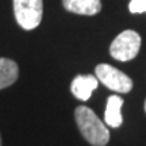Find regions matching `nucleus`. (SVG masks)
<instances>
[{
	"label": "nucleus",
	"mask_w": 146,
	"mask_h": 146,
	"mask_svg": "<svg viewBox=\"0 0 146 146\" xmlns=\"http://www.w3.org/2000/svg\"><path fill=\"white\" fill-rule=\"evenodd\" d=\"M76 122L78 130L81 131L83 137L94 146H106L110 141V131L107 126L99 119L87 106H78L74 111Z\"/></svg>",
	"instance_id": "nucleus-1"
},
{
	"label": "nucleus",
	"mask_w": 146,
	"mask_h": 146,
	"mask_svg": "<svg viewBox=\"0 0 146 146\" xmlns=\"http://www.w3.org/2000/svg\"><path fill=\"white\" fill-rule=\"evenodd\" d=\"M14 14L18 25L25 30L39 26L43 15L42 0H14Z\"/></svg>",
	"instance_id": "nucleus-2"
},
{
	"label": "nucleus",
	"mask_w": 146,
	"mask_h": 146,
	"mask_svg": "<svg viewBox=\"0 0 146 146\" xmlns=\"http://www.w3.org/2000/svg\"><path fill=\"white\" fill-rule=\"evenodd\" d=\"M141 47V36L134 30H125L115 38L111 47L110 54L118 61H130L137 57Z\"/></svg>",
	"instance_id": "nucleus-3"
},
{
	"label": "nucleus",
	"mask_w": 146,
	"mask_h": 146,
	"mask_svg": "<svg viewBox=\"0 0 146 146\" xmlns=\"http://www.w3.org/2000/svg\"><path fill=\"white\" fill-rule=\"evenodd\" d=\"M95 73H96V77L99 80V83H103L107 88H110L114 92L127 94L133 88L131 78L127 74H125L122 70L114 68L112 65L99 64L95 69Z\"/></svg>",
	"instance_id": "nucleus-4"
},
{
	"label": "nucleus",
	"mask_w": 146,
	"mask_h": 146,
	"mask_svg": "<svg viewBox=\"0 0 146 146\" xmlns=\"http://www.w3.org/2000/svg\"><path fill=\"white\" fill-rule=\"evenodd\" d=\"M99 85V80L96 76L92 74H78L73 78L72 85H70V91L72 94L77 98L78 100H88L92 95V91L98 88Z\"/></svg>",
	"instance_id": "nucleus-5"
},
{
	"label": "nucleus",
	"mask_w": 146,
	"mask_h": 146,
	"mask_svg": "<svg viewBox=\"0 0 146 146\" xmlns=\"http://www.w3.org/2000/svg\"><path fill=\"white\" fill-rule=\"evenodd\" d=\"M65 10L78 15H96L102 10L100 0H62Z\"/></svg>",
	"instance_id": "nucleus-6"
},
{
	"label": "nucleus",
	"mask_w": 146,
	"mask_h": 146,
	"mask_svg": "<svg viewBox=\"0 0 146 146\" xmlns=\"http://www.w3.org/2000/svg\"><path fill=\"white\" fill-rule=\"evenodd\" d=\"M122 106H123V99L118 95H111L107 99V106H106L104 120L106 125L110 127H119L123 122L122 118Z\"/></svg>",
	"instance_id": "nucleus-7"
},
{
	"label": "nucleus",
	"mask_w": 146,
	"mask_h": 146,
	"mask_svg": "<svg viewBox=\"0 0 146 146\" xmlns=\"http://www.w3.org/2000/svg\"><path fill=\"white\" fill-rule=\"evenodd\" d=\"M19 76V68L15 61L10 58L0 57V89L10 87Z\"/></svg>",
	"instance_id": "nucleus-8"
},
{
	"label": "nucleus",
	"mask_w": 146,
	"mask_h": 146,
	"mask_svg": "<svg viewBox=\"0 0 146 146\" xmlns=\"http://www.w3.org/2000/svg\"><path fill=\"white\" fill-rule=\"evenodd\" d=\"M131 14H142L146 12V0H131L129 4Z\"/></svg>",
	"instance_id": "nucleus-9"
},
{
	"label": "nucleus",
	"mask_w": 146,
	"mask_h": 146,
	"mask_svg": "<svg viewBox=\"0 0 146 146\" xmlns=\"http://www.w3.org/2000/svg\"><path fill=\"white\" fill-rule=\"evenodd\" d=\"M0 146H1V135H0Z\"/></svg>",
	"instance_id": "nucleus-10"
},
{
	"label": "nucleus",
	"mask_w": 146,
	"mask_h": 146,
	"mask_svg": "<svg viewBox=\"0 0 146 146\" xmlns=\"http://www.w3.org/2000/svg\"><path fill=\"white\" fill-rule=\"evenodd\" d=\"M145 111H146V102H145Z\"/></svg>",
	"instance_id": "nucleus-11"
}]
</instances>
